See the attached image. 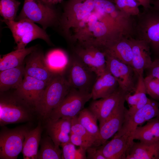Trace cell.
<instances>
[{
  "label": "cell",
  "instance_id": "3",
  "mask_svg": "<svg viewBox=\"0 0 159 159\" xmlns=\"http://www.w3.org/2000/svg\"><path fill=\"white\" fill-rule=\"evenodd\" d=\"M71 87L63 73H57L44 89L35 111L44 120L62 102Z\"/></svg>",
  "mask_w": 159,
  "mask_h": 159
},
{
  "label": "cell",
  "instance_id": "23",
  "mask_svg": "<svg viewBox=\"0 0 159 159\" xmlns=\"http://www.w3.org/2000/svg\"><path fill=\"white\" fill-rule=\"evenodd\" d=\"M42 131L41 125L39 123L35 128L30 129L26 133L21 152L24 159H37Z\"/></svg>",
  "mask_w": 159,
  "mask_h": 159
},
{
  "label": "cell",
  "instance_id": "40",
  "mask_svg": "<svg viewBox=\"0 0 159 159\" xmlns=\"http://www.w3.org/2000/svg\"><path fill=\"white\" fill-rule=\"evenodd\" d=\"M63 1V0H45L46 3L51 6L60 3Z\"/></svg>",
  "mask_w": 159,
  "mask_h": 159
},
{
  "label": "cell",
  "instance_id": "35",
  "mask_svg": "<svg viewBox=\"0 0 159 159\" xmlns=\"http://www.w3.org/2000/svg\"><path fill=\"white\" fill-rule=\"evenodd\" d=\"M70 141L75 145L79 146L86 150L89 147L93 145L81 136L71 132L69 134Z\"/></svg>",
  "mask_w": 159,
  "mask_h": 159
},
{
  "label": "cell",
  "instance_id": "11",
  "mask_svg": "<svg viewBox=\"0 0 159 159\" xmlns=\"http://www.w3.org/2000/svg\"><path fill=\"white\" fill-rule=\"evenodd\" d=\"M125 109L124 122L120 130L115 135L117 137L127 134L132 137L139 125L156 117L159 113V103L153 99H148L147 103L132 114H128Z\"/></svg>",
  "mask_w": 159,
  "mask_h": 159
},
{
  "label": "cell",
  "instance_id": "39",
  "mask_svg": "<svg viewBox=\"0 0 159 159\" xmlns=\"http://www.w3.org/2000/svg\"><path fill=\"white\" fill-rule=\"evenodd\" d=\"M151 4L153 9L159 11V0H151Z\"/></svg>",
  "mask_w": 159,
  "mask_h": 159
},
{
  "label": "cell",
  "instance_id": "33",
  "mask_svg": "<svg viewBox=\"0 0 159 159\" xmlns=\"http://www.w3.org/2000/svg\"><path fill=\"white\" fill-rule=\"evenodd\" d=\"M71 132L77 135L95 146L96 140L79 122L77 116L71 119Z\"/></svg>",
  "mask_w": 159,
  "mask_h": 159
},
{
  "label": "cell",
  "instance_id": "31",
  "mask_svg": "<svg viewBox=\"0 0 159 159\" xmlns=\"http://www.w3.org/2000/svg\"><path fill=\"white\" fill-rule=\"evenodd\" d=\"M62 159H87L85 155L86 150L80 147L77 149L75 145L70 141L62 144Z\"/></svg>",
  "mask_w": 159,
  "mask_h": 159
},
{
  "label": "cell",
  "instance_id": "10",
  "mask_svg": "<svg viewBox=\"0 0 159 159\" xmlns=\"http://www.w3.org/2000/svg\"><path fill=\"white\" fill-rule=\"evenodd\" d=\"M26 126L12 129L3 128L0 133V159H16L22 152L26 133Z\"/></svg>",
  "mask_w": 159,
  "mask_h": 159
},
{
  "label": "cell",
  "instance_id": "7",
  "mask_svg": "<svg viewBox=\"0 0 159 159\" xmlns=\"http://www.w3.org/2000/svg\"><path fill=\"white\" fill-rule=\"evenodd\" d=\"M92 98L91 93L71 87L60 104L50 113L48 118L71 119L78 115L85 105Z\"/></svg>",
  "mask_w": 159,
  "mask_h": 159
},
{
  "label": "cell",
  "instance_id": "5",
  "mask_svg": "<svg viewBox=\"0 0 159 159\" xmlns=\"http://www.w3.org/2000/svg\"><path fill=\"white\" fill-rule=\"evenodd\" d=\"M2 21L12 32L16 44V49H24L29 43L38 39L50 43L49 36L45 30L33 22L26 19Z\"/></svg>",
  "mask_w": 159,
  "mask_h": 159
},
{
  "label": "cell",
  "instance_id": "19",
  "mask_svg": "<svg viewBox=\"0 0 159 159\" xmlns=\"http://www.w3.org/2000/svg\"><path fill=\"white\" fill-rule=\"evenodd\" d=\"M119 87L118 83L108 71L97 77L91 93L93 100L106 97L114 93Z\"/></svg>",
  "mask_w": 159,
  "mask_h": 159
},
{
  "label": "cell",
  "instance_id": "41",
  "mask_svg": "<svg viewBox=\"0 0 159 159\" xmlns=\"http://www.w3.org/2000/svg\"><path fill=\"white\" fill-rule=\"evenodd\" d=\"M42 1H43V2H44L45 3H46L45 0H41Z\"/></svg>",
  "mask_w": 159,
  "mask_h": 159
},
{
  "label": "cell",
  "instance_id": "36",
  "mask_svg": "<svg viewBox=\"0 0 159 159\" xmlns=\"http://www.w3.org/2000/svg\"><path fill=\"white\" fill-rule=\"evenodd\" d=\"M87 158L88 159H106L103 154L99 146L94 145L88 147L86 150Z\"/></svg>",
  "mask_w": 159,
  "mask_h": 159
},
{
  "label": "cell",
  "instance_id": "20",
  "mask_svg": "<svg viewBox=\"0 0 159 159\" xmlns=\"http://www.w3.org/2000/svg\"><path fill=\"white\" fill-rule=\"evenodd\" d=\"M24 66L23 64L0 71V92H6L11 89L15 90L19 87L25 76Z\"/></svg>",
  "mask_w": 159,
  "mask_h": 159
},
{
  "label": "cell",
  "instance_id": "17",
  "mask_svg": "<svg viewBox=\"0 0 159 159\" xmlns=\"http://www.w3.org/2000/svg\"><path fill=\"white\" fill-rule=\"evenodd\" d=\"M128 39L132 50V67L139 75L143 73L153 62L150 48L144 41L132 37Z\"/></svg>",
  "mask_w": 159,
  "mask_h": 159
},
{
  "label": "cell",
  "instance_id": "37",
  "mask_svg": "<svg viewBox=\"0 0 159 159\" xmlns=\"http://www.w3.org/2000/svg\"><path fill=\"white\" fill-rule=\"evenodd\" d=\"M147 75L153 77L159 80V59H155L147 69Z\"/></svg>",
  "mask_w": 159,
  "mask_h": 159
},
{
  "label": "cell",
  "instance_id": "12",
  "mask_svg": "<svg viewBox=\"0 0 159 159\" xmlns=\"http://www.w3.org/2000/svg\"><path fill=\"white\" fill-rule=\"evenodd\" d=\"M127 94L120 87L110 95L98 100H93L88 109L96 117L99 127L110 117L119 105L125 100Z\"/></svg>",
  "mask_w": 159,
  "mask_h": 159
},
{
  "label": "cell",
  "instance_id": "34",
  "mask_svg": "<svg viewBox=\"0 0 159 159\" xmlns=\"http://www.w3.org/2000/svg\"><path fill=\"white\" fill-rule=\"evenodd\" d=\"M147 94L151 98L159 101V80L150 75L144 78Z\"/></svg>",
  "mask_w": 159,
  "mask_h": 159
},
{
  "label": "cell",
  "instance_id": "22",
  "mask_svg": "<svg viewBox=\"0 0 159 159\" xmlns=\"http://www.w3.org/2000/svg\"><path fill=\"white\" fill-rule=\"evenodd\" d=\"M133 140L147 143L159 141V118L156 117L148 121L143 126H138L133 135Z\"/></svg>",
  "mask_w": 159,
  "mask_h": 159
},
{
  "label": "cell",
  "instance_id": "21",
  "mask_svg": "<svg viewBox=\"0 0 159 159\" xmlns=\"http://www.w3.org/2000/svg\"><path fill=\"white\" fill-rule=\"evenodd\" d=\"M125 159H159V141L152 144L134 142Z\"/></svg>",
  "mask_w": 159,
  "mask_h": 159
},
{
  "label": "cell",
  "instance_id": "1",
  "mask_svg": "<svg viewBox=\"0 0 159 159\" xmlns=\"http://www.w3.org/2000/svg\"><path fill=\"white\" fill-rule=\"evenodd\" d=\"M76 46L104 49L131 34L133 19L108 0H68L59 20Z\"/></svg>",
  "mask_w": 159,
  "mask_h": 159
},
{
  "label": "cell",
  "instance_id": "32",
  "mask_svg": "<svg viewBox=\"0 0 159 159\" xmlns=\"http://www.w3.org/2000/svg\"><path fill=\"white\" fill-rule=\"evenodd\" d=\"M117 8L127 15L135 17L139 14V5L134 0H115Z\"/></svg>",
  "mask_w": 159,
  "mask_h": 159
},
{
  "label": "cell",
  "instance_id": "15",
  "mask_svg": "<svg viewBox=\"0 0 159 159\" xmlns=\"http://www.w3.org/2000/svg\"><path fill=\"white\" fill-rule=\"evenodd\" d=\"M25 62V75L47 83L57 74L48 68L43 54L36 50L28 55Z\"/></svg>",
  "mask_w": 159,
  "mask_h": 159
},
{
  "label": "cell",
  "instance_id": "9",
  "mask_svg": "<svg viewBox=\"0 0 159 159\" xmlns=\"http://www.w3.org/2000/svg\"><path fill=\"white\" fill-rule=\"evenodd\" d=\"M67 77L71 87L80 91L91 93L98 76L85 65L76 55L68 64Z\"/></svg>",
  "mask_w": 159,
  "mask_h": 159
},
{
  "label": "cell",
  "instance_id": "28",
  "mask_svg": "<svg viewBox=\"0 0 159 159\" xmlns=\"http://www.w3.org/2000/svg\"><path fill=\"white\" fill-rule=\"evenodd\" d=\"M79 122L96 140L95 146H99L100 129L97 124V119L88 108L83 109L77 116Z\"/></svg>",
  "mask_w": 159,
  "mask_h": 159
},
{
  "label": "cell",
  "instance_id": "42",
  "mask_svg": "<svg viewBox=\"0 0 159 159\" xmlns=\"http://www.w3.org/2000/svg\"><path fill=\"white\" fill-rule=\"evenodd\" d=\"M156 117H157L159 118V113L158 115Z\"/></svg>",
  "mask_w": 159,
  "mask_h": 159
},
{
  "label": "cell",
  "instance_id": "25",
  "mask_svg": "<svg viewBox=\"0 0 159 159\" xmlns=\"http://www.w3.org/2000/svg\"><path fill=\"white\" fill-rule=\"evenodd\" d=\"M128 38L120 39L103 51L132 67V50Z\"/></svg>",
  "mask_w": 159,
  "mask_h": 159
},
{
  "label": "cell",
  "instance_id": "16",
  "mask_svg": "<svg viewBox=\"0 0 159 159\" xmlns=\"http://www.w3.org/2000/svg\"><path fill=\"white\" fill-rule=\"evenodd\" d=\"M134 142L131 136L125 134L114 137L110 141L100 146V148L106 159H125Z\"/></svg>",
  "mask_w": 159,
  "mask_h": 159
},
{
  "label": "cell",
  "instance_id": "26",
  "mask_svg": "<svg viewBox=\"0 0 159 159\" xmlns=\"http://www.w3.org/2000/svg\"><path fill=\"white\" fill-rule=\"evenodd\" d=\"M35 46L16 49L4 55L0 59V71L15 67L23 64L25 58L36 50Z\"/></svg>",
  "mask_w": 159,
  "mask_h": 159
},
{
  "label": "cell",
  "instance_id": "38",
  "mask_svg": "<svg viewBox=\"0 0 159 159\" xmlns=\"http://www.w3.org/2000/svg\"><path fill=\"white\" fill-rule=\"evenodd\" d=\"M138 3L139 6H141L144 9L151 8V0H134Z\"/></svg>",
  "mask_w": 159,
  "mask_h": 159
},
{
  "label": "cell",
  "instance_id": "27",
  "mask_svg": "<svg viewBox=\"0 0 159 159\" xmlns=\"http://www.w3.org/2000/svg\"><path fill=\"white\" fill-rule=\"evenodd\" d=\"M45 59L49 69L55 73H63L68 64L67 54L59 49L49 52L45 57Z\"/></svg>",
  "mask_w": 159,
  "mask_h": 159
},
{
  "label": "cell",
  "instance_id": "13",
  "mask_svg": "<svg viewBox=\"0 0 159 159\" xmlns=\"http://www.w3.org/2000/svg\"><path fill=\"white\" fill-rule=\"evenodd\" d=\"M48 84L25 75L22 83L14 92L35 111Z\"/></svg>",
  "mask_w": 159,
  "mask_h": 159
},
{
  "label": "cell",
  "instance_id": "30",
  "mask_svg": "<svg viewBox=\"0 0 159 159\" xmlns=\"http://www.w3.org/2000/svg\"><path fill=\"white\" fill-rule=\"evenodd\" d=\"M20 4L17 0H0V14L2 20H15Z\"/></svg>",
  "mask_w": 159,
  "mask_h": 159
},
{
  "label": "cell",
  "instance_id": "29",
  "mask_svg": "<svg viewBox=\"0 0 159 159\" xmlns=\"http://www.w3.org/2000/svg\"><path fill=\"white\" fill-rule=\"evenodd\" d=\"M37 159H61L62 151L48 135L41 140Z\"/></svg>",
  "mask_w": 159,
  "mask_h": 159
},
{
  "label": "cell",
  "instance_id": "2",
  "mask_svg": "<svg viewBox=\"0 0 159 159\" xmlns=\"http://www.w3.org/2000/svg\"><path fill=\"white\" fill-rule=\"evenodd\" d=\"M133 37L146 42L155 59H159V11L151 6L135 17Z\"/></svg>",
  "mask_w": 159,
  "mask_h": 159
},
{
  "label": "cell",
  "instance_id": "24",
  "mask_svg": "<svg viewBox=\"0 0 159 159\" xmlns=\"http://www.w3.org/2000/svg\"><path fill=\"white\" fill-rule=\"evenodd\" d=\"M143 73L139 74L136 89L132 94H128L125 100L129 106L127 112L129 114L133 113L144 106L147 102L149 98L146 96Z\"/></svg>",
  "mask_w": 159,
  "mask_h": 159
},
{
  "label": "cell",
  "instance_id": "18",
  "mask_svg": "<svg viewBox=\"0 0 159 159\" xmlns=\"http://www.w3.org/2000/svg\"><path fill=\"white\" fill-rule=\"evenodd\" d=\"M125 101L122 102L110 117L99 127V146L105 143L122 127L125 117Z\"/></svg>",
  "mask_w": 159,
  "mask_h": 159
},
{
  "label": "cell",
  "instance_id": "4",
  "mask_svg": "<svg viewBox=\"0 0 159 159\" xmlns=\"http://www.w3.org/2000/svg\"><path fill=\"white\" fill-rule=\"evenodd\" d=\"M34 110L14 92H0V125L23 122L31 120Z\"/></svg>",
  "mask_w": 159,
  "mask_h": 159
},
{
  "label": "cell",
  "instance_id": "6",
  "mask_svg": "<svg viewBox=\"0 0 159 159\" xmlns=\"http://www.w3.org/2000/svg\"><path fill=\"white\" fill-rule=\"evenodd\" d=\"M26 19L42 25L45 30L58 20L55 11L51 5L41 0H24L17 20Z\"/></svg>",
  "mask_w": 159,
  "mask_h": 159
},
{
  "label": "cell",
  "instance_id": "14",
  "mask_svg": "<svg viewBox=\"0 0 159 159\" xmlns=\"http://www.w3.org/2000/svg\"><path fill=\"white\" fill-rule=\"evenodd\" d=\"M74 51L76 55L98 77L107 71L105 54L99 48L93 46H76Z\"/></svg>",
  "mask_w": 159,
  "mask_h": 159
},
{
  "label": "cell",
  "instance_id": "8",
  "mask_svg": "<svg viewBox=\"0 0 159 159\" xmlns=\"http://www.w3.org/2000/svg\"><path fill=\"white\" fill-rule=\"evenodd\" d=\"M104 53L107 70L116 80L119 87L127 95L132 94L136 89L138 74L132 66Z\"/></svg>",
  "mask_w": 159,
  "mask_h": 159
}]
</instances>
